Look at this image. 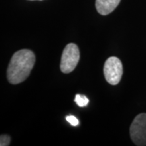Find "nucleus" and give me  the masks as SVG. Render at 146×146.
Segmentation results:
<instances>
[{
  "instance_id": "nucleus-3",
  "label": "nucleus",
  "mask_w": 146,
  "mask_h": 146,
  "mask_svg": "<svg viewBox=\"0 0 146 146\" xmlns=\"http://www.w3.org/2000/svg\"><path fill=\"white\" fill-rule=\"evenodd\" d=\"M104 74L108 83L112 85L119 83L123 74V64L119 58L112 56L105 62Z\"/></svg>"
},
{
  "instance_id": "nucleus-5",
  "label": "nucleus",
  "mask_w": 146,
  "mask_h": 146,
  "mask_svg": "<svg viewBox=\"0 0 146 146\" xmlns=\"http://www.w3.org/2000/svg\"><path fill=\"white\" fill-rule=\"evenodd\" d=\"M120 2V0H96V10L101 15H108L116 8Z\"/></svg>"
},
{
  "instance_id": "nucleus-8",
  "label": "nucleus",
  "mask_w": 146,
  "mask_h": 146,
  "mask_svg": "<svg viewBox=\"0 0 146 146\" xmlns=\"http://www.w3.org/2000/svg\"><path fill=\"white\" fill-rule=\"evenodd\" d=\"M66 120L71 125L74 126V127H76V126H78L79 125V121H78V120L74 116H66Z\"/></svg>"
},
{
  "instance_id": "nucleus-2",
  "label": "nucleus",
  "mask_w": 146,
  "mask_h": 146,
  "mask_svg": "<svg viewBox=\"0 0 146 146\" xmlns=\"http://www.w3.org/2000/svg\"><path fill=\"white\" fill-rule=\"evenodd\" d=\"M79 60L80 52L78 46L74 43H69L65 47L62 55L60 70L65 74L72 72Z\"/></svg>"
},
{
  "instance_id": "nucleus-4",
  "label": "nucleus",
  "mask_w": 146,
  "mask_h": 146,
  "mask_svg": "<svg viewBox=\"0 0 146 146\" xmlns=\"http://www.w3.org/2000/svg\"><path fill=\"white\" fill-rule=\"evenodd\" d=\"M130 135L133 143L138 146L146 145V114L137 115L130 127Z\"/></svg>"
},
{
  "instance_id": "nucleus-6",
  "label": "nucleus",
  "mask_w": 146,
  "mask_h": 146,
  "mask_svg": "<svg viewBox=\"0 0 146 146\" xmlns=\"http://www.w3.org/2000/svg\"><path fill=\"white\" fill-rule=\"evenodd\" d=\"M74 101L76 103L78 106L80 107H84L86 106L89 103V99L86 96H82L80 94H76L75 96V99Z\"/></svg>"
},
{
  "instance_id": "nucleus-7",
  "label": "nucleus",
  "mask_w": 146,
  "mask_h": 146,
  "mask_svg": "<svg viewBox=\"0 0 146 146\" xmlns=\"http://www.w3.org/2000/svg\"><path fill=\"white\" fill-rule=\"evenodd\" d=\"M11 138L8 135H1L0 137V145L8 146L10 145Z\"/></svg>"
},
{
  "instance_id": "nucleus-1",
  "label": "nucleus",
  "mask_w": 146,
  "mask_h": 146,
  "mask_svg": "<svg viewBox=\"0 0 146 146\" xmlns=\"http://www.w3.org/2000/svg\"><path fill=\"white\" fill-rule=\"evenodd\" d=\"M35 62L34 53L29 50H21L14 53L7 70V78L11 84H19L30 75Z\"/></svg>"
}]
</instances>
